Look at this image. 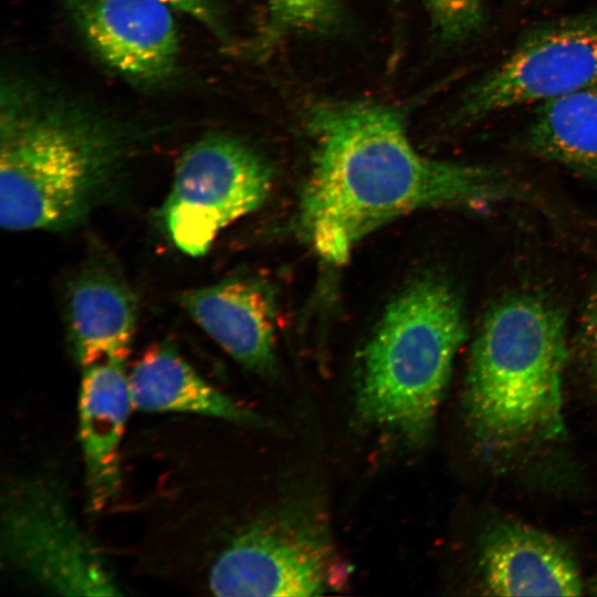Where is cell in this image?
Returning a JSON list of instances; mask_svg holds the SVG:
<instances>
[{
	"label": "cell",
	"mask_w": 597,
	"mask_h": 597,
	"mask_svg": "<svg viewBox=\"0 0 597 597\" xmlns=\"http://www.w3.org/2000/svg\"><path fill=\"white\" fill-rule=\"evenodd\" d=\"M305 123L313 151L297 227L329 263H345L362 239L404 214L480 207L516 192L495 169L420 154L404 109L391 104L318 101L306 109Z\"/></svg>",
	"instance_id": "1"
},
{
	"label": "cell",
	"mask_w": 597,
	"mask_h": 597,
	"mask_svg": "<svg viewBox=\"0 0 597 597\" xmlns=\"http://www.w3.org/2000/svg\"><path fill=\"white\" fill-rule=\"evenodd\" d=\"M0 223L64 231L115 197L144 137L71 96L27 80L2 84Z\"/></svg>",
	"instance_id": "2"
},
{
	"label": "cell",
	"mask_w": 597,
	"mask_h": 597,
	"mask_svg": "<svg viewBox=\"0 0 597 597\" xmlns=\"http://www.w3.org/2000/svg\"><path fill=\"white\" fill-rule=\"evenodd\" d=\"M565 360L564 320L546 298L519 293L489 310L464 391L469 427L485 451L512 452L564 432Z\"/></svg>",
	"instance_id": "3"
},
{
	"label": "cell",
	"mask_w": 597,
	"mask_h": 597,
	"mask_svg": "<svg viewBox=\"0 0 597 597\" xmlns=\"http://www.w3.org/2000/svg\"><path fill=\"white\" fill-rule=\"evenodd\" d=\"M465 337L463 306L449 283L423 276L400 291L360 357L358 422L407 447L423 444Z\"/></svg>",
	"instance_id": "4"
},
{
	"label": "cell",
	"mask_w": 597,
	"mask_h": 597,
	"mask_svg": "<svg viewBox=\"0 0 597 597\" xmlns=\"http://www.w3.org/2000/svg\"><path fill=\"white\" fill-rule=\"evenodd\" d=\"M182 542L177 569L218 596H317L332 585L331 535L307 506L291 504Z\"/></svg>",
	"instance_id": "5"
},
{
	"label": "cell",
	"mask_w": 597,
	"mask_h": 597,
	"mask_svg": "<svg viewBox=\"0 0 597 597\" xmlns=\"http://www.w3.org/2000/svg\"><path fill=\"white\" fill-rule=\"evenodd\" d=\"M0 555L11 579L46 595L123 594L61 483L44 473L15 476L3 485Z\"/></svg>",
	"instance_id": "6"
},
{
	"label": "cell",
	"mask_w": 597,
	"mask_h": 597,
	"mask_svg": "<svg viewBox=\"0 0 597 597\" xmlns=\"http://www.w3.org/2000/svg\"><path fill=\"white\" fill-rule=\"evenodd\" d=\"M272 180V167L254 147L211 133L178 159L159 211L161 223L180 252L201 256L226 227L262 206Z\"/></svg>",
	"instance_id": "7"
},
{
	"label": "cell",
	"mask_w": 597,
	"mask_h": 597,
	"mask_svg": "<svg viewBox=\"0 0 597 597\" xmlns=\"http://www.w3.org/2000/svg\"><path fill=\"white\" fill-rule=\"evenodd\" d=\"M597 81V7L528 32L510 55L461 96L452 122L471 123L544 103Z\"/></svg>",
	"instance_id": "8"
},
{
	"label": "cell",
	"mask_w": 597,
	"mask_h": 597,
	"mask_svg": "<svg viewBox=\"0 0 597 597\" xmlns=\"http://www.w3.org/2000/svg\"><path fill=\"white\" fill-rule=\"evenodd\" d=\"M90 51L142 87L176 72L179 35L171 9L159 0H62Z\"/></svg>",
	"instance_id": "9"
},
{
	"label": "cell",
	"mask_w": 597,
	"mask_h": 597,
	"mask_svg": "<svg viewBox=\"0 0 597 597\" xmlns=\"http://www.w3.org/2000/svg\"><path fill=\"white\" fill-rule=\"evenodd\" d=\"M192 321L241 366L260 375L276 370V303L263 279L237 275L182 293Z\"/></svg>",
	"instance_id": "10"
},
{
	"label": "cell",
	"mask_w": 597,
	"mask_h": 597,
	"mask_svg": "<svg viewBox=\"0 0 597 597\" xmlns=\"http://www.w3.org/2000/svg\"><path fill=\"white\" fill-rule=\"evenodd\" d=\"M123 360L82 368L78 432L88 509L100 512L119 491V447L132 407Z\"/></svg>",
	"instance_id": "11"
},
{
	"label": "cell",
	"mask_w": 597,
	"mask_h": 597,
	"mask_svg": "<svg viewBox=\"0 0 597 597\" xmlns=\"http://www.w3.org/2000/svg\"><path fill=\"white\" fill-rule=\"evenodd\" d=\"M484 588L495 596H578V567L556 538L517 523H502L484 538L480 555Z\"/></svg>",
	"instance_id": "12"
},
{
	"label": "cell",
	"mask_w": 597,
	"mask_h": 597,
	"mask_svg": "<svg viewBox=\"0 0 597 597\" xmlns=\"http://www.w3.org/2000/svg\"><path fill=\"white\" fill-rule=\"evenodd\" d=\"M138 320L135 294L115 270L93 264L78 272L66 293L67 335L81 368L129 355Z\"/></svg>",
	"instance_id": "13"
},
{
	"label": "cell",
	"mask_w": 597,
	"mask_h": 597,
	"mask_svg": "<svg viewBox=\"0 0 597 597\" xmlns=\"http://www.w3.org/2000/svg\"><path fill=\"white\" fill-rule=\"evenodd\" d=\"M132 407L149 412H185L245 426L264 419L208 383L176 349H148L128 374Z\"/></svg>",
	"instance_id": "14"
},
{
	"label": "cell",
	"mask_w": 597,
	"mask_h": 597,
	"mask_svg": "<svg viewBox=\"0 0 597 597\" xmlns=\"http://www.w3.org/2000/svg\"><path fill=\"white\" fill-rule=\"evenodd\" d=\"M526 143L540 157L597 182V81L541 103Z\"/></svg>",
	"instance_id": "15"
},
{
	"label": "cell",
	"mask_w": 597,
	"mask_h": 597,
	"mask_svg": "<svg viewBox=\"0 0 597 597\" xmlns=\"http://www.w3.org/2000/svg\"><path fill=\"white\" fill-rule=\"evenodd\" d=\"M266 22L251 50L259 56L293 36L334 31L343 17V0H265Z\"/></svg>",
	"instance_id": "16"
},
{
	"label": "cell",
	"mask_w": 597,
	"mask_h": 597,
	"mask_svg": "<svg viewBox=\"0 0 597 597\" xmlns=\"http://www.w3.org/2000/svg\"><path fill=\"white\" fill-rule=\"evenodd\" d=\"M433 39L457 46L478 36L486 23L481 0H422Z\"/></svg>",
	"instance_id": "17"
},
{
	"label": "cell",
	"mask_w": 597,
	"mask_h": 597,
	"mask_svg": "<svg viewBox=\"0 0 597 597\" xmlns=\"http://www.w3.org/2000/svg\"><path fill=\"white\" fill-rule=\"evenodd\" d=\"M172 11L187 14L223 44H231L230 30L219 0H159Z\"/></svg>",
	"instance_id": "18"
},
{
	"label": "cell",
	"mask_w": 597,
	"mask_h": 597,
	"mask_svg": "<svg viewBox=\"0 0 597 597\" xmlns=\"http://www.w3.org/2000/svg\"><path fill=\"white\" fill-rule=\"evenodd\" d=\"M579 336L586 360L597 375V285L584 308Z\"/></svg>",
	"instance_id": "19"
}]
</instances>
